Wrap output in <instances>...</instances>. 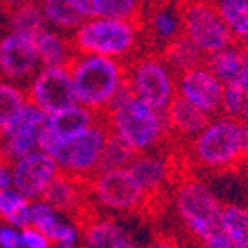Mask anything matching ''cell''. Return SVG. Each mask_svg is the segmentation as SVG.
Returning a JSON list of instances; mask_svg holds the SVG:
<instances>
[{"mask_svg": "<svg viewBox=\"0 0 248 248\" xmlns=\"http://www.w3.org/2000/svg\"><path fill=\"white\" fill-rule=\"evenodd\" d=\"M97 115L104 118L108 130L137 155L153 153L174 142L165 115L136 99L125 83L113 103Z\"/></svg>", "mask_w": 248, "mask_h": 248, "instance_id": "cell-1", "label": "cell"}, {"mask_svg": "<svg viewBox=\"0 0 248 248\" xmlns=\"http://www.w3.org/2000/svg\"><path fill=\"white\" fill-rule=\"evenodd\" d=\"M189 167L222 172L248 165V124L217 116L184 148Z\"/></svg>", "mask_w": 248, "mask_h": 248, "instance_id": "cell-2", "label": "cell"}, {"mask_svg": "<svg viewBox=\"0 0 248 248\" xmlns=\"http://www.w3.org/2000/svg\"><path fill=\"white\" fill-rule=\"evenodd\" d=\"M77 103L92 113H103L125 83V64L103 56L77 54L70 62Z\"/></svg>", "mask_w": 248, "mask_h": 248, "instance_id": "cell-3", "label": "cell"}, {"mask_svg": "<svg viewBox=\"0 0 248 248\" xmlns=\"http://www.w3.org/2000/svg\"><path fill=\"white\" fill-rule=\"evenodd\" d=\"M71 46L77 54L103 56L125 62L142 54L141 28L127 21L87 19L75 31Z\"/></svg>", "mask_w": 248, "mask_h": 248, "instance_id": "cell-4", "label": "cell"}, {"mask_svg": "<svg viewBox=\"0 0 248 248\" xmlns=\"http://www.w3.org/2000/svg\"><path fill=\"white\" fill-rule=\"evenodd\" d=\"M125 64V85L130 94L158 113L169 109L177 95L175 77L158 54H137Z\"/></svg>", "mask_w": 248, "mask_h": 248, "instance_id": "cell-5", "label": "cell"}, {"mask_svg": "<svg viewBox=\"0 0 248 248\" xmlns=\"http://www.w3.org/2000/svg\"><path fill=\"white\" fill-rule=\"evenodd\" d=\"M174 189L175 208L191 238L202 243L220 231V215L224 205L215 198L205 182L189 172L175 184Z\"/></svg>", "mask_w": 248, "mask_h": 248, "instance_id": "cell-6", "label": "cell"}, {"mask_svg": "<svg viewBox=\"0 0 248 248\" xmlns=\"http://www.w3.org/2000/svg\"><path fill=\"white\" fill-rule=\"evenodd\" d=\"M108 137L109 130L104 124V118L97 115V120L92 127L73 137L61 139L49 156L56 160L61 172L91 181L103 156Z\"/></svg>", "mask_w": 248, "mask_h": 248, "instance_id": "cell-7", "label": "cell"}, {"mask_svg": "<svg viewBox=\"0 0 248 248\" xmlns=\"http://www.w3.org/2000/svg\"><path fill=\"white\" fill-rule=\"evenodd\" d=\"M182 33L203 54L214 56L234 46L228 26L219 16L215 2H177Z\"/></svg>", "mask_w": 248, "mask_h": 248, "instance_id": "cell-8", "label": "cell"}, {"mask_svg": "<svg viewBox=\"0 0 248 248\" xmlns=\"http://www.w3.org/2000/svg\"><path fill=\"white\" fill-rule=\"evenodd\" d=\"M91 195L106 208L146 217L148 195L128 169L108 170L91 179Z\"/></svg>", "mask_w": 248, "mask_h": 248, "instance_id": "cell-9", "label": "cell"}, {"mask_svg": "<svg viewBox=\"0 0 248 248\" xmlns=\"http://www.w3.org/2000/svg\"><path fill=\"white\" fill-rule=\"evenodd\" d=\"M182 21L177 2H148L144 4L141 26L142 54L160 56L170 44L182 37Z\"/></svg>", "mask_w": 248, "mask_h": 248, "instance_id": "cell-10", "label": "cell"}, {"mask_svg": "<svg viewBox=\"0 0 248 248\" xmlns=\"http://www.w3.org/2000/svg\"><path fill=\"white\" fill-rule=\"evenodd\" d=\"M28 103L47 115L78 104L68 68H44L30 87Z\"/></svg>", "mask_w": 248, "mask_h": 248, "instance_id": "cell-11", "label": "cell"}, {"mask_svg": "<svg viewBox=\"0 0 248 248\" xmlns=\"http://www.w3.org/2000/svg\"><path fill=\"white\" fill-rule=\"evenodd\" d=\"M177 95L210 118L222 116L224 85L205 66L193 68L175 77Z\"/></svg>", "mask_w": 248, "mask_h": 248, "instance_id": "cell-12", "label": "cell"}, {"mask_svg": "<svg viewBox=\"0 0 248 248\" xmlns=\"http://www.w3.org/2000/svg\"><path fill=\"white\" fill-rule=\"evenodd\" d=\"M59 174V167L52 156L42 151H33L13 167V184L26 200L44 196L50 182Z\"/></svg>", "mask_w": 248, "mask_h": 248, "instance_id": "cell-13", "label": "cell"}, {"mask_svg": "<svg viewBox=\"0 0 248 248\" xmlns=\"http://www.w3.org/2000/svg\"><path fill=\"white\" fill-rule=\"evenodd\" d=\"M35 37L25 31H11L0 38V77L25 78L33 73L40 61Z\"/></svg>", "mask_w": 248, "mask_h": 248, "instance_id": "cell-14", "label": "cell"}, {"mask_svg": "<svg viewBox=\"0 0 248 248\" xmlns=\"http://www.w3.org/2000/svg\"><path fill=\"white\" fill-rule=\"evenodd\" d=\"M91 196V181L75 177L59 170V174L42 196V202H46L54 210L68 214L71 219H75L92 205V202L89 200Z\"/></svg>", "mask_w": 248, "mask_h": 248, "instance_id": "cell-15", "label": "cell"}, {"mask_svg": "<svg viewBox=\"0 0 248 248\" xmlns=\"http://www.w3.org/2000/svg\"><path fill=\"white\" fill-rule=\"evenodd\" d=\"M85 19H113L142 26L144 2L137 0H70Z\"/></svg>", "mask_w": 248, "mask_h": 248, "instance_id": "cell-16", "label": "cell"}, {"mask_svg": "<svg viewBox=\"0 0 248 248\" xmlns=\"http://www.w3.org/2000/svg\"><path fill=\"white\" fill-rule=\"evenodd\" d=\"M165 118L172 139L181 146H186L193 137L198 136L214 120L203 111L196 109L195 106H191L181 95H175L172 99L169 109L165 111Z\"/></svg>", "mask_w": 248, "mask_h": 248, "instance_id": "cell-17", "label": "cell"}, {"mask_svg": "<svg viewBox=\"0 0 248 248\" xmlns=\"http://www.w3.org/2000/svg\"><path fill=\"white\" fill-rule=\"evenodd\" d=\"M85 248H139L124 228L95 212L80 226Z\"/></svg>", "mask_w": 248, "mask_h": 248, "instance_id": "cell-18", "label": "cell"}, {"mask_svg": "<svg viewBox=\"0 0 248 248\" xmlns=\"http://www.w3.org/2000/svg\"><path fill=\"white\" fill-rule=\"evenodd\" d=\"M247 61L248 50L245 47L234 44V46L220 50V52L214 54V56H208L207 61H205V68L222 85H228V83L240 82V77L243 73Z\"/></svg>", "mask_w": 248, "mask_h": 248, "instance_id": "cell-19", "label": "cell"}, {"mask_svg": "<svg viewBox=\"0 0 248 248\" xmlns=\"http://www.w3.org/2000/svg\"><path fill=\"white\" fill-rule=\"evenodd\" d=\"M95 120H97L95 113L89 111L87 108L80 106V104H75L62 111L47 115V122L44 127L56 134L59 139H68V137H73L83 132L85 128L92 127Z\"/></svg>", "mask_w": 248, "mask_h": 248, "instance_id": "cell-20", "label": "cell"}, {"mask_svg": "<svg viewBox=\"0 0 248 248\" xmlns=\"http://www.w3.org/2000/svg\"><path fill=\"white\" fill-rule=\"evenodd\" d=\"M35 42L40 61L46 68H68L77 56V50L71 46L70 38H64L49 30L40 31L35 37Z\"/></svg>", "mask_w": 248, "mask_h": 248, "instance_id": "cell-21", "label": "cell"}, {"mask_svg": "<svg viewBox=\"0 0 248 248\" xmlns=\"http://www.w3.org/2000/svg\"><path fill=\"white\" fill-rule=\"evenodd\" d=\"M160 56L169 70L174 73V77H179L181 73L193 68L205 66V61H207V56H203L184 35L177 38L174 44H170Z\"/></svg>", "mask_w": 248, "mask_h": 248, "instance_id": "cell-22", "label": "cell"}, {"mask_svg": "<svg viewBox=\"0 0 248 248\" xmlns=\"http://www.w3.org/2000/svg\"><path fill=\"white\" fill-rule=\"evenodd\" d=\"M215 9L228 26L232 40L248 50V0H222Z\"/></svg>", "mask_w": 248, "mask_h": 248, "instance_id": "cell-23", "label": "cell"}, {"mask_svg": "<svg viewBox=\"0 0 248 248\" xmlns=\"http://www.w3.org/2000/svg\"><path fill=\"white\" fill-rule=\"evenodd\" d=\"M9 5V25L13 31L38 35L46 30V17L37 2H14Z\"/></svg>", "mask_w": 248, "mask_h": 248, "instance_id": "cell-24", "label": "cell"}, {"mask_svg": "<svg viewBox=\"0 0 248 248\" xmlns=\"http://www.w3.org/2000/svg\"><path fill=\"white\" fill-rule=\"evenodd\" d=\"M220 229L236 248H248V208L238 205H224L220 215Z\"/></svg>", "mask_w": 248, "mask_h": 248, "instance_id": "cell-25", "label": "cell"}, {"mask_svg": "<svg viewBox=\"0 0 248 248\" xmlns=\"http://www.w3.org/2000/svg\"><path fill=\"white\" fill-rule=\"evenodd\" d=\"M40 9L46 21L52 23L58 28L78 30L87 21L70 4V0H44L40 2Z\"/></svg>", "mask_w": 248, "mask_h": 248, "instance_id": "cell-26", "label": "cell"}, {"mask_svg": "<svg viewBox=\"0 0 248 248\" xmlns=\"http://www.w3.org/2000/svg\"><path fill=\"white\" fill-rule=\"evenodd\" d=\"M139 155L134 151L132 148H128L122 139H118L116 136H113L109 132L108 137L106 148L103 151V156H101L99 163H97V169H95V174H103L108 170H116V169H127L130 163H132Z\"/></svg>", "mask_w": 248, "mask_h": 248, "instance_id": "cell-27", "label": "cell"}, {"mask_svg": "<svg viewBox=\"0 0 248 248\" xmlns=\"http://www.w3.org/2000/svg\"><path fill=\"white\" fill-rule=\"evenodd\" d=\"M0 217L16 228H28L31 224L28 200L25 196H21L17 191H0Z\"/></svg>", "mask_w": 248, "mask_h": 248, "instance_id": "cell-28", "label": "cell"}, {"mask_svg": "<svg viewBox=\"0 0 248 248\" xmlns=\"http://www.w3.org/2000/svg\"><path fill=\"white\" fill-rule=\"evenodd\" d=\"M28 97L17 87L0 80V134L23 113Z\"/></svg>", "mask_w": 248, "mask_h": 248, "instance_id": "cell-29", "label": "cell"}, {"mask_svg": "<svg viewBox=\"0 0 248 248\" xmlns=\"http://www.w3.org/2000/svg\"><path fill=\"white\" fill-rule=\"evenodd\" d=\"M30 220L33 224V228L38 229L47 240H50L52 232L61 224L56 215V210L50 208L46 202H35L30 205Z\"/></svg>", "mask_w": 248, "mask_h": 248, "instance_id": "cell-30", "label": "cell"}, {"mask_svg": "<svg viewBox=\"0 0 248 248\" xmlns=\"http://www.w3.org/2000/svg\"><path fill=\"white\" fill-rule=\"evenodd\" d=\"M245 106H247V97H245V92H243V89H241L240 82L224 85L222 116H229V118L240 120L241 115H243Z\"/></svg>", "mask_w": 248, "mask_h": 248, "instance_id": "cell-31", "label": "cell"}, {"mask_svg": "<svg viewBox=\"0 0 248 248\" xmlns=\"http://www.w3.org/2000/svg\"><path fill=\"white\" fill-rule=\"evenodd\" d=\"M21 236L25 241L26 248H50V241L35 228H25L21 229Z\"/></svg>", "mask_w": 248, "mask_h": 248, "instance_id": "cell-32", "label": "cell"}, {"mask_svg": "<svg viewBox=\"0 0 248 248\" xmlns=\"http://www.w3.org/2000/svg\"><path fill=\"white\" fill-rule=\"evenodd\" d=\"M193 243L196 245L198 241H193ZM193 243L184 245L177 236H172V234H156L155 240L146 248H193Z\"/></svg>", "mask_w": 248, "mask_h": 248, "instance_id": "cell-33", "label": "cell"}, {"mask_svg": "<svg viewBox=\"0 0 248 248\" xmlns=\"http://www.w3.org/2000/svg\"><path fill=\"white\" fill-rule=\"evenodd\" d=\"M0 247L2 248H26L21 232L14 231L13 228H0Z\"/></svg>", "mask_w": 248, "mask_h": 248, "instance_id": "cell-34", "label": "cell"}, {"mask_svg": "<svg viewBox=\"0 0 248 248\" xmlns=\"http://www.w3.org/2000/svg\"><path fill=\"white\" fill-rule=\"evenodd\" d=\"M200 248H236V247L232 245V241L229 240L228 236L224 234L222 229H220L215 234H212L210 238L202 241V247Z\"/></svg>", "mask_w": 248, "mask_h": 248, "instance_id": "cell-35", "label": "cell"}, {"mask_svg": "<svg viewBox=\"0 0 248 248\" xmlns=\"http://www.w3.org/2000/svg\"><path fill=\"white\" fill-rule=\"evenodd\" d=\"M13 184V172H9L7 165L0 163V191L11 189Z\"/></svg>", "mask_w": 248, "mask_h": 248, "instance_id": "cell-36", "label": "cell"}, {"mask_svg": "<svg viewBox=\"0 0 248 248\" xmlns=\"http://www.w3.org/2000/svg\"><path fill=\"white\" fill-rule=\"evenodd\" d=\"M240 85H241V89H243L245 97H247V101H248V61H247V64H245L243 73H241V77H240Z\"/></svg>", "mask_w": 248, "mask_h": 248, "instance_id": "cell-37", "label": "cell"}, {"mask_svg": "<svg viewBox=\"0 0 248 248\" xmlns=\"http://www.w3.org/2000/svg\"><path fill=\"white\" fill-rule=\"evenodd\" d=\"M56 248H75L73 245H58Z\"/></svg>", "mask_w": 248, "mask_h": 248, "instance_id": "cell-38", "label": "cell"}]
</instances>
